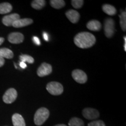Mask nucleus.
<instances>
[{
	"label": "nucleus",
	"instance_id": "nucleus-25",
	"mask_svg": "<svg viewBox=\"0 0 126 126\" xmlns=\"http://www.w3.org/2000/svg\"><path fill=\"white\" fill-rule=\"evenodd\" d=\"M33 41L34 42V43L36 44L37 45H40V41L39 40V39L36 36H34L33 37Z\"/></svg>",
	"mask_w": 126,
	"mask_h": 126
},
{
	"label": "nucleus",
	"instance_id": "nucleus-5",
	"mask_svg": "<svg viewBox=\"0 0 126 126\" xmlns=\"http://www.w3.org/2000/svg\"><path fill=\"white\" fill-rule=\"evenodd\" d=\"M18 93L14 88H9L6 91L2 97L3 101L5 103L11 104L15 102L17 98Z\"/></svg>",
	"mask_w": 126,
	"mask_h": 126
},
{
	"label": "nucleus",
	"instance_id": "nucleus-15",
	"mask_svg": "<svg viewBox=\"0 0 126 126\" xmlns=\"http://www.w3.org/2000/svg\"><path fill=\"white\" fill-rule=\"evenodd\" d=\"M103 12L109 15L113 16L117 13V11L114 7L109 4H104L102 7Z\"/></svg>",
	"mask_w": 126,
	"mask_h": 126
},
{
	"label": "nucleus",
	"instance_id": "nucleus-28",
	"mask_svg": "<svg viewBox=\"0 0 126 126\" xmlns=\"http://www.w3.org/2000/svg\"><path fill=\"white\" fill-rule=\"evenodd\" d=\"M43 38L46 41H48V36L46 32L43 33Z\"/></svg>",
	"mask_w": 126,
	"mask_h": 126
},
{
	"label": "nucleus",
	"instance_id": "nucleus-12",
	"mask_svg": "<svg viewBox=\"0 0 126 126\" xmlns=\"http://www.w3.org/2000/svg\"><path fill=\"white\" fill-rule=\"evenodd\" d=\"M33 22V20L30 18H24V19H19L12 24V26L16 28H19L27 26L28 25H31Z\"/></svg>",
	"mask_w": 126,
	"mask_h": 126
},
{
	"label": "nucleus",
	"instance_id": "nucleus-16",
	"mask_svg": "<svg viewBox=\"0 0 126 126\" xmlns=\"http://www.w3.org/2000/svg\"><path fill=\"white\" fill-rule=\"evenodd\" d=\"M0 56L4 59H11L14 57V53L12 50L7 48H0Z\"/></svg>",
	"mask_w": 126,
	"mask_h": 126
},
{
	"label": "nucleus",
	"instance_id": "nucleus-4",
	"mask_svg": "<svg viewBox=\"0 0 126 126\" xmlns=\"http://www.w3.org/2000/svg\"><path fill=\"white\" fill-rule=\"evenodd\" d=\"M104 32L105 36L108 38H111L114 35L115 32L114 21L113 19L108 18L105 20Z\"/></svg>",
	"mask_w": 126,
	"mask_h": 126
},
{
	"label": "nucleus",
	"instance_id": "nucleus-22",
	"mask_svg": "<svg viewBox=\"0 0 126 126\" xmlns=\"http://www.w3.org/2000/svg\"><path fill=\"white\" fill-rule=\"evenodd\" d=\"M120 26L123 31L124 32L126 30V12H122L121 15H120Z\"/></svg>",
	"mask_w": 126,
	"mask_h": 126
},
{
	"label": "nucleus",
	"instance_id": "nucleus-26",
	"mask_svg": "<svg viewBox=\"0 0 126 126\" xmlns=\"http://www.w3.org/2000/svg\"><path fill=\"white\" fill-rule=\"evenodd\" d=\"M5 63V60L4 58H2V57L0 56V67H2L4 65Z\"/></svg>",
	"mask_w": 126,
	"mask_h": 126
},
{
	"label": "nucleus",
	"instance_id": "nucleus-24",
	"mask_svg": "<svg viewBox=\"0 0 126 126\" xmlns=\"http://www.w3.org/2000/svg\"><path fill=\"white\" fill-rule=\"evenodd\" d=\"M88 126H106V125L103 121L96 120L89 123Z\"/></svg>",
	"mask_w": 126,
	"mask_h": 126
},
{
	"label": "nucleus",
	"instance_id": "nucleus-13",
	"mask_svg": "<svg viewBox=\"0 0 126 126\" xmlns=\"http://www.w3.org/2000/svg\"><path fill=\"white\" fill-rule=\"evenodd\" d=\"M12 121L14 126H26L25 120L21 115L15 113L12 117Z\"/></svg>",
	"mask_w": 126,
	"mask_h": 126
},
{
	"label": "nucleus",
	"instance_id": "nucleus-21",
	"mask_svg": "<svg viewBox=\"0 0 126 126\" xmlns=\"http://www.w3.org/2000/svg\"><path fill=\"white\" fill-rule=\"evenodd\" d=\"M19 59L22 62H27L29 64H33L34 63V59L32 57L27 54H22L19 56Z\"/></svg>",
	"mask_w": 126,
	"mask_h": 126
},
{
	"label": "nucleus",
	"instance_id": "nucleus-29",
	"mask_svg": "<svg viewBox=\"0 0 126 126\" xmlns=\"http://www.w3.org/2000/svg\"><path fill=\"white\" fill-rule=\"evenodd\" d=\"M124 51H126V36H124Z\"/></svg>",
	"mask_w": 126,
	"mask_h": 126
},
{
	"label": "nucleus",
	"instance_id": "nucleus-31",
	"mask_svg": "<svg viewBox=\"0 0 126 126\" xmlns=\"http://www.w3.org/2000/svg\"><path fill=\"white\" fill-rule=\"evenodd\" d=\"M54 126H66L65 124H57V125H55Z\"/></svg>",
	"mask_w": 126,
	"mask_h": 126
},
{
	"label": "nucleus",
	"instance_id": "nucleus-2",
	"mask_svg": "<svg viewBox=\"0 0 126 126\" xmlns=\"http://www.w3.org/2000/svg\"><path fill=\"white\" fill-rule=\"evenodd\" d=\"M49 110L45 108H41L36 111L34 116V123L36 126H42L48 119Z\"/></svg>",
	"mask_w": 126,
	"mask_h": 126
},
{
	"label": "nucleus",
	"instance_id": "nucleus-17",
	"mask_svg": "<svg viewBox=\"0 0 126 126\" xmlns=\"http://www.w3.org/2000/svg\"><path fill=\"white\" fill-rule=\"evenodd\" d=\"M12 9V5L8 2L0 4V14H5L10 12Z\"/></svg>",
	"mask_w": 126,
	"mask_h": 126
},
{
	"label": "nucleus",
	"instance_id": "nucleus-19",
	"mask_svg": "<svg viewBox=\"0 0 126 126\" xmlns=\"http://www.w3.org/2000/svg\"><path fill=\"white\" fill-rule=\"evenodd\" d=\"M50 5L53 8L56 9H61L65 6V1L63 0H51Z\"/></svg>",
	"mask_w": 126,
	"mask_h": 126
},
{
	"label": "nucleus",
	"instance_id": "nucleus-14",
	"mask_svg": "<svg viewBox=\"0 0 126 126\" xmlns=\"http://www.w3.org/2000/svg\"><path fill=\"white\" fill-rule=\"evenodd\" d=\"M86 27L92 31H99L102 28V25L98 20H92L87 23Z\"/></svg>",
	"mask_w": 126,
	"mask_h": 126
},
{
	"label": "nucleus",
	"instance_id": "nucleus-3",
	"mask_svg": "<svg viewBox=\"0 0 126 126\" xmlns=\"http://www.w3.org/2000/svg\"><path fill=\"white\" fill-rule=\"evenodd\" d=\"M46 89L52 95L57 96L62 94L64 88L62 84L58 82H50L47 83Z\"/></svg>",
	"mask_w": 126,
	"mask_h": 126
},
{
	"label": "nucleus",
	"instance_id": "nucleus-23",
	"mask_svg": "<svg viewBox=\"0 0 126 126\" xmlns=\"http://www.w3.org/2000/svg\"><path fill=\"white\" fill-rule=\"evenodd\" d=\"M84 1L83 0H72L71 1V5L72 7L76 9H79L82 7Z\"/></svg>",
	"mask_w": 126,
	"mask_h": 126
},
{
	"label": "nucleus",
	"instance_id": "nucleus-20",
	"mask_svg": "<svg viewBox=\"0 0 126 126\" xmlns=\"http://www.w3.org/2000/svg\"><path fill=\"white\" fill-rule=\"evenodd\" d=\"M69 126H84V123L81 119L77 117L71 119L68 123Z\"/></svg>",
	"mask_w": 126,
	"mask_h": 126
},
{
	"label": "nucleus",
	"instance_id": "nucleus-11",
	"mask_svg": "<svg viewBox=\"0 0 126 126\" xmlns=\"http://www.w3.org/2000/svg\"><path fill=\"white\" fill-rule=\"evenodd\" d=\"M65 15L69 20L72 23H76L78 22L80 18L79 14L77 11L72 10V9L67 11L65 12Z\"/></svg>",
	"mask_w": 126,
	"mask_h": 126
},
{
	"label": "nucleus",
	"instance_id": "nucleus-27",
	"mask_svg": "<svg viewBox=\"0 0 126 126\" xmlns=\"http://www.w3.org/2000/svg\"><path fill=\"white\" fill-rule=\"evenodd\" d=\"M20 67L22 68H26V67H27V65H26V63H24V62H20Z\"/></svg>",
	"mask_w": 126,
	"mask_h": 126
},
{
	"label": "nucleus",
	"instance_id": "nucleus-30",
	"mask_svg": "<svg viewBox=\"0 0 126 126\" xmlns=\"http://www.w3.org/2000/svg\"><path fill=\"white\" fill-rule=\"evenodd\" d=\"M4 42V38H3V37H0V46L2 45Z\"/></svg>",
	"mask_w": 126,
	"mask_h": 126
},
{
	"label": "nucleus",
	"instance_id": "nucleus-6",
	"mask_svg": "<svg viewBox=\"0 0 126 126\" xmlns=\"http://www.w3.org/2000/svg\"><path fill=\"white\" fill-rule=\"evenodd\" d=\"M72 77L75 81L79 83H86L88 80V77L85 72L78 69L72 72Z\"/></svg>",
	"mask_w": 126,
	"mask_h": 126
},
{
	"label": "nucleus",
	"instance_id": "nucleus-9",
	"mask_svg": "<svg viewBox=\"0 0 126 126\" xmlns=\"http://www.w3.org/2000/svg\"><path fill=\"white\" fill-rule=\"evenodd\" d=\"M8 40L11 43L19 44L24 40V36L19 32H12L8 35Z\"/></svg>",
	"mask_w": 126,
	"mask_h": 126
},
{
	"label": "nucleus",
	"instance_id": "nucleus-8",
	"mask_svg": "<svg viewBox=\"0 0 126 126\" xmlns=\"http://www.w3.org/2000/svg\"><path fill=\"white\" fill-rule=\"evenodd\" d=\"M82 115L88 120L96 119L99 117V111L96 109L93 108H85L82 110Z\"/></svg>",
	"mask_w": 126,
	"mask_h": 126
},
{
	"label": "nucleus",
	"instance_id": "nucleus-1",
	"mask_svg": "<svg viewBox=\"0 0 126 126\" xmlns=\"http://www.w3.org/2000/svg\"><path fill=\"white\" fill-rule=\"evenodd\" d=\"M96 43V38L94 34L87 32H83L77 34L74 37V43L81 48H88L92 47Z\"/></svg>",
	"mask_w": 126,
	"mask_h": 126
},
{
	"label": "nucleus",
	"instance_id": "nucleus-18",
	"mask_svg": "<svg viewBox=\"0 0 126 126\" xmlns=\"http://www.w3.org/2000/svg\"><path fill=\"white\" fill-rule=\"evenodd\" d=\"M46 5V1L44 0H34L31 3V6L33 8L37 9H42Z\"/></svg>",
	"mask_w": 126,
	"mask_h": 126
},
{
	"label": "nucleus",
	"instance_id": "nucleus-10",
	"mask_svg": "<svg viewBox=\"0 0 126 126\" xmlns=\"http://www.w3.org/2000/svg\"><path fill=\"white\" fill-rule=\"evenodd\" d=\"M19 19H20V16L18 14H12L11 15L5 16L2 18V21L3 24L7 26H12V24Z\"/></svg>",
	"mask_w": 126,
	"mask_h": 126
},
{
	"label": "nucleus",
	"instance_id": "nucleus-7",
	"mask_svg": "<svg viewBox=\"0 0 126 126\" xmlns=\"http://www.w3.org/2000/svg\"><path fill=\"white\" fill-rule=\"evenodd\" d=\"M52 72V67L50 64L43 63L41 64L37 71V75L40 77H43L50 74Z\"/></svg>",
	"mask_w": 126,
	"mask_h": 126
}]
</instances>
